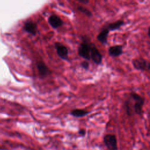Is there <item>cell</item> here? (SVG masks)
<instances>
[{"label": "cell", "instance_id": "8fae6325", "mask_svg": "<svg viewBox=\"0 0 150 150\" xmlns=\"http://www.w3.org/2000/svg\"><path fill=\"white\" fill-rule=\"evenodd\" d=\"M110 30L105 27L102 29V30L98 34L97 36V39L103 45H105L107 43V38Z\"/></svg>", "mask_w": 150, "mask_h": 150}, {"label": "cell", "instance_id": "9a60e30c", "mask_svg": "<svg viewBox=\"0 0 150 150\" xmlns=\"http://www.w3.org/2000/svg\"><path fill=\"white\" fill-rule=\"evenodd\" d=\"M80 66L85 70H88L89 68V63L87 61H83L80 63Z\"/></svg>", "mask_w": 150, "mask_h": 150}, {"label": "cell", "instance_id": "2e32d148", "mask_svg": "<svg viewBox=\"0 0 150 150\" xmlns=\"http://www.w3.org/2000/svg\"><path fill=\"white\" fill-rule=\"evenodd\" d=\"M79 134H80V135L83 136V135H85L86 132H85V130H84V129H80V130H79Z\"/></svg>", "mask_w": 150, "mask_h": 150}, {"label": "cell", "instance_id": "5bb4252c", "mask_svg": "<svg viewBox=\"0 0 150 150\" xmlns=\"http://www.w3.org/2000/svg\"><path fill=\"white\" fill-rule=\"evenodd\" d=\"M78 10L80 11L81 12H82L83 13H84V15H86V16H88V17H90L92 16V13L88 10L87 9V8H84V7H83V6H78L77 8Z\"/></svg>", "mask_w": 150, "mask_h": 150}, {"label": "cell", "instance_id": "30bf717a", "mask_svg": "<svg viewBox=\"0 0 150 150\" xmlns=\"http://www.w3.org/2000/svg\"><path fill=\"white\" fill-rule=\"evenodd\" d=\"M108 54L112 57H118L122 53V45H115L109 47L108 50Z\"/></svg>", "mask_w": 150, "mask_h": 150}, {"label": "cell", "instance_id": "7a4b0ae2", "mask_svg": "<svg viewBox=\"0 0 150 150\" xmlns=\"http://www.w3.org/2000/svg\"><path fill=\"white\" fill-rule=\"evenodd\" d=\"M91 45V43H90L88 40L84 39L79 45L78 47L79 55L87 60H90V50Z\"/></svg>", "mask_w": 150, "mask_h": 150}, {"label": "cell", "instance_id": "8992f818", "mask_svg": "<svg viewBox=\"0 0 150 150\" xmlns=\"http://www.w3.org/2000/svg\"><path fill=\"white\" fill-rule=\"evenodd\" d=\"M38 74L40 79H45L51 74V71L47 65L42 61L38 62L36 63Z\"/></svg>", "mask_w": 150, "mask_h": 150}, {"label": "cell", "instance_id": "3957f363", "mask_svg": "<svg viewBox=\"0 0 150 150\" xmlns=\"http://www.w3.org/2000/svg\"><path fill=\"white\" fill-rule=\"evenodd\" d=\"M103 142L109 150H118L117 139L115 135L108 134L103 138Z\"/></svg>", "mask_w": 150, "mask_h": 150}, {"label": "cell", "instance_id": "4fadbf2b", "mask_svg": "<svg viewBox=\"0 0 150 150\" xmlns=\"http://www.w3.org/2000/svg\"><path fill=\"white\" fill-rule=\"evenodd\" d=\"M124 24V22L123 20H118L115 22H112L109 23L106 28L110 30H115L118 29L120 28H121L123 25Z\"/></svg>", "mask_w": 150, "mask_h": 150}, {"label": "cell", "instance_id": "277c9868", "mask_svg": "<svg viewBox=\"0 0 150 150\" xmlns=\"http://www.w3.org/2000/svg\"><path fill=\"white\" fill-rule=\"evenodd\" d=\"M132 63L134 67L138 70H149V63L144 58L134 59L132 60Z\"/></svg>", "mask_w": 150, "mask_h": 150}, {"label": "cell", "instance_id": "6da1fadb", "mask_svg": "<svg viewBox=\"0 0 150 150\" xmlns=\"http://www.w3.org/2000/svg\"><path fill=\"white\" fill-rule=\"evenodd\" d=\"M130 98L133 101L132 111L134 113L141 115L142 112V108L145 102V98L135 92H131L129 94Z\"/></svg>", "mask_w": 150, "mask_h": 150}, {"label": "cell", "instance_id": "5b68a950", "mask_svg": "<svg viewBox=\"0 0 150 150\" xmlns=\"http://www.w3.org/2000/svg\"><path fill=\"white\" fill-rule=\"evenodd\" d=\"M54 47L57 55L64 60H69V50L63 44L59 42L54 43Z\"/></svg>", "mask_w": 150, "mask_h": 150}, {"label": "cell", "instance_id": "ba28073f", "mask_svg": "<svg viewBox=\"0 0 150 150\" xmlns=\"http://www.w3.org/2000/svg\"><path fill=\"white\" fill-rule=\"evenodd\" d=\"M48 23L54 29H57L62 26L63 24V21L61 18L56 15H51L47 19Z\"/></svg>", "mask_w": 150, "mask_h": 150}, {"label": "cell", "instance_id": "e0dca14e", "mask_svg": "<svg viewBox=\"0 0 150 150\" xmlns=\"http://www.w3.org/2000/svg\"><path fill=\"white\" fill-rule=\"evenodd\" d=\"M77 1L84 4H87L89 2V0H77Z\"/></svg>", "mask_w": 150, "mask_h": 150}, {"label": "cell", "instance_id": "52a82bcc", "mask_svg": "<svg viewBox=\"0 0 150 150\" xmlns=\"http://www.w3.org/2000/svg\"><path fill=\"white\" fill-rule=\"evenodd\" d=\"M90 59L97 64H100L102 62V55L94 45V44L91 45V50H90Z\"/></svg>", "mask_w": 150, "mask_h": 150}, {"label": "cell", "instance_id": "9c48e42d", "mask_svg": "<svg viewBox=\"0 0 150 150\" xmlns=\"http://www.w3.org/2000/svg\"><path fill=\"white\" fill-rule=\"evenodd\" d=\"M24 30L32 35H35L37 33L38 27L36 23L32 21H27L23 26Z\"/></svg>", "mask_w": 150, "mask_h": 150}, {"label": "cell", "instance_id": "7c38bea8", "mask_svg": "<svg viewBox=\"0 0 150 150\" xmlns=\"http://www.w3.org/2000/svg\"><path fill=\"white\" fill-rule=\"evenodd\" d=\"M90 112L87 110H86L84 109H79L76 108L73 110H71L70 112V114L73 115V117L79 118V117H84L86 115H87Z\"/></svg>", "mask_w": 150, "mask_h": 150}]
</instances>
